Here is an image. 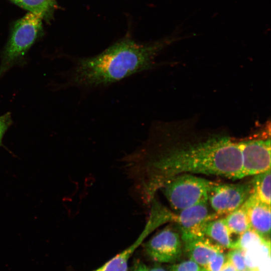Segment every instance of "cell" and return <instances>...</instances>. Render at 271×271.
I'll return each mask as SVG.
<instances>
[{
	"mask_svg": "<svg viewBox=\"0 0 271 271\" xmlns=\"http://www.w3.org/2000/svg\"><path fill=\"white\" fill-rule=\"evenodd\" d=\"M124 162L140 199L147 205L167 180L180 174L241 178L238 142L219 135L196 141L179 140L163 126L152 128L143 144Z\"/></svg>",
	"mask_w": 271,
	"mask_h": 271,
	"instance_id": "6da1fadb",
	"label": "cell"
},
{
	"mask_svg": "<svg viewBox=\"0 0 271 271\" xmlns=\"http://www.w3.org/2000/svg\"><path fill=\"white\" fill-rule=\"evenodd\" d=\"M167 43H139L125 38L94 56L79 59L69 84L84 88L107 86L155 66V58Z\"/></svg>",
	"mask_w": 271,
	"mask_h": 271,
	"instance_id": "7a4b0ae2",
	"label": "cell"
},
{
	"mask_svg": "<svg viewBox=\"0 0 271 271\" xmlns=\"http://www.w3.org/2000/svg\"><path fill=\"white\" fill-rule=\"evenodd\" d=\"M214 182L191 174H182L167 180L160 189L171 208L178 212L208 199Z\"/></svg>",
	"mask_w": 271,
	"mask_h": 271,
	"instance_id": "3957f363",
	"label": "cell"
},
{
	"mask_svg": "<svg viewBox=\"0 0 271 271\" xmlns=\"http://www.w3.org/2000/svg\"><path fill=\"white\" fill-rule=\"evenodd\" d=\"M44 15L29 13L15 24L3 53L0 64V77L18 63L36 40Z\"/></svg>",
	"mask_w": 271,
	"mask_h": 271,
	"instance_id": "277c9868",
	"label": "cell"
},
{
	"mask_svg": "<svg viewBox=\"0 0 271 271\" xmlns=\"http://www.w3.org/2000/svg\"><path fill=\"white\" fill-rule=\"evenodd\" d=\"M253 193L251 182L230 184L214 182L208 192V202L219 216L238 209Z\"/></svg>",
	"mask_w": 271,
	"mask_h": 271,
	"instance_id": "5b68a950",
	"label": "cell"
},
{
	"mask_svg": "<svg viewBox=\"0 0 271 271\" xmlns=\"http://www.w3.org/2000/svg\"><path fill=\"white\" fill-rule=\"evenodd\" d=\"M175 225L166 226L145 243V250L154 261L171 263L181 258L183 243L178 226Z\"/></svg>",
	"mask_w": 271,
	"mask_h": 271,
	"instance_id": "8992f818",
	"label": "cell"
},
{
	"mask_svg": "<svg viewBox=\"0 0 271 271\" xmlns=\"http://www.w3.org/2000/svg\"><path fill=\"white\" fill-rule=\"evenodd\" d=\"M242 156L241 178L270 169V135L238 142Z\"/></svg>",
	"mask_w": 271,
	"mask_h": 271,
	"instance_id": "52a82bcc",
	"label": "cell"
},
{
	"mask_svg": "<svg viewBox=\"0 0 271 271\" xmlns=\"http://www.w3.org/2000/svg\"><path fill=\"white\" fill-rule=\"evenodd\" d=\"M208 199L185 208L176 215L175 223L180 231L182 242L204 236V230L210 220L219 218L217 214H210Z\"/></svg>",
	"mask_w": 271,
	"mask_h": 271,
	"instance_id": "ba28073f",
	"label": "cell"
},
{
	"mask_svg": "<svg viewBox=\"0 0 271 271\" xmlns=\"http://www.w3.org/2000/svg\"><path fill=\"white\" fill-rule=\"evenodd\" d=\"M251 229L266 240H270V205L258 200L252 194L243 203Z\"/></svg>",
	"mask_w": 271,
	"mask_h": 271,
	"instance_id": "9c48e42d",
	"label": "cell"
},
{
	"mask_svg": "<svg viewBox=\"0 0 271 271\" xmlns=\"http://www.w3.org/2000/svg\"><path fill=\"white\" fill-rule=\"evenodd\" d=\"M183 252L190 259L205 268L211 259L224 249L206 236L183 242Z\"/></svg>",
	"mask_w": 271,
	"mask_h": 271,
	"instance_id": "30bf717a",
	"label": "cell"
},
{
	"mask_svg": "<svg viewBox=\"0 0 271 271\" xmlns=\"http://www.w3.org/2000/svg\"><path fill=\"white\" fill-rule=\"evenodd\" d=\"M154 229L149 224L135 242L99 268L92 271H127L128 260L136 248Z\"/></svg>",
	"mask_w": 271,
	"mask_h": 271,
	"instance_id": "8fae6325",
	"label": "cell"
},
{
	"mask_svg": "<svg viewBox=\"0 0 271 271\" xmlns=\"http://www.w3.org/2000/svg\"><path fill=\"white\" fill-rule=\"evenodd\" d=\"M204 236L224 249L235 248L236 240L233 238L224 218L209 221L205 226Z\"/></svg>",
	"mask_w": 271,
	"mask_h": 271,
	"instance_id": "7c38bea8",
	"label": "cell"
},
{
	"mask_svg": "<svg viewBox=\"0 0 271 271\" xmlns=\"http://www.w3.org/2000/svg\"><path fill=\"white\" fill-rule=\"evenodd\" d=\"M224 220L232 235L239 236L250 228L246 208L243 204L238 209L226 215Z\"/></svg>",
	"mask_w": 271,
	"mask_h": 271,
	"instance_id": "4fadbf2b",
	"label": "cell"
},
{
	"mask_svg": "<svg viewBox=\"0 0 271 271\" xmlns=\"http://www.w3.org/2000/svg\"><path fill=\"white\" fill-rule=\"evenodd\" d=\"M253 176V195L260 202L270 205V169Z\"/></svg>",
	"mask_w": 271,
	"mask_h": 271,
	"instance_id": "5bb4252c",
	"label": "cell"
},
{
	"mask_svg": "<svg viewBox=\"0 0 271 271\" xmlns=\"http://www.w3.org/2000/svg\"><path fill=\"white\" fill-rule=\"evenodd\" d=\"M245 262L248 269H254L262 261L270 256V240L243 251Z\"/></svg>",
	"mask_w": 271,
	"mask_h": 271,
	"instance_id": "9a60e30c",
	"label": "cell"
},
{
	"mask_svg": "<svg viewBox=\"0 0 271 271\" xmlns=\"http://www.w3.org/2000/svg\"><path fill=\"white\" fill-rule=\"evenodd\" d=\"M267 240H266L256 231L249 228L239 235L235 248L244 251Z\"/></svg>",
	"mask_w": 271,
	"mask_h": 271,
	"instance_id": "2e32d148",
	"label": "cell"
},
{
	"mask_svg": "<svg viewBox=\"0 0 271 271\" xmlns=\"http://www.w3.org/2000/svg\"><path fill=\"white\" fill-rule=\"evenodd\" d=\"M19 6L31 13H41L45 15L52 7L54 0H11Z\"/></svg>",
	"mask_w": 271,
	"mask_h": 271,
	"instance_id": "e0dca14e",
	"label": "cell"
},
{
	"mask_svg": "<svg viewBox=\"0 0 271 271\" xmlns=\"http://www.w3.org/2000/svg\"><path fill=\"white\" fill-rule=\"evenodd\" d=\"M226 256L237 271L248 269L245 262L243 250L238 248L231 249L226 253Z\"/></svg>",
	"mask_w": 271,
	"mask_h": 271,
	"instance_id": "ac0fdd59",
	"label": "cell"
},
{
	"mask_svg": "<svg viewBox=\"0 0 271 271\" xmlns=\"http://www.w3.org/2000/svg\"><path fill=\"white\" fill-rule=\"evenodd\" d=\"M202 268L197 263L189 259L172 264L169 266V271H201Z\"/></svg>",
	"mask_w": 271,
	"mask_h": 271,
	"instance_id": "d6986e66",
	"label": "cell"
},
{
	"mask_svg": "<svg viewBox=\"0 0 271 271\" xmlns=\"http://www.w3.org/2000/svg\"><path fill=\"white\" fill-rule=\"evenodd\" d=\"M227 260L226 254L224 250L220 251L211 259L204 268L207 271H220Z\"/></svg>",
	"mask_w": 271,
	"mask_h": 271,
	"instance_id": "ffe728a7",
	"label": "cell"
},
{
	"mask_svg": "<svg viewBox=\"0 0 271 271\" xmlns=\"http://www.w3.org/2000/svg\"><path fill=\"white\" fill-rule=\"evenodd\" d=\"M12 122L10 113L0 116V145L3 136Z\"/></svg>",
	"mask_w": 271,
	"mask_h": 271,
	"instance_id": "44dd1931",
	"label": "cell"
},
{
	"mask_svg": "<svg viewBox=\"0 0 271 271\" xmlns=\"http://www.w3.org/2000/svg\"><path fill=\"white\" fill-rule=\"evenodd\" d=\"M253 270L255 271H271L270 256L265 259Z\"/></svg>",
	"mask_w": 271,
	"mask_h": 271,
	"instance_id": "7402d4cb",
	"label": "cell"
},
{
	"mask_svg": "<svg viewBox=\"0 0 271 271\" xmlns=\"http://www.w3.org/2000/svg\"><path fill=\"white\" fill-rule=\"evenodd\" d=\"M132 271H148V268L141 261H137L133 265Z\"/></svg>",
	"mask_w": 271,
	"mask_h": 271,
	"instance_id": "603a6c76",
	"label": "cell"
},
{
	"mask_svg": "<svg viewBox=\"0 0 271 271\" xmlns=\"http://www.w3.org/2000/svg\"><path fill=\"white\" fill-rule=\"evenodd\" d=\"M220 271H237L235 267L228 259L224 263Z\"/></svg>",
	"mask_w": 271,
	"mask_h": 271,
	"instance_id": "cb8c5ba5",
	"label": "cell"
},
{
	"mask_svg": "<svg viewBox=\"0 0 271 271\" xmlns=\"http://www.w3.org/2000/svg\"><path fill=\"white\" fill-rule=\"evenodd\" d=\"M148 271H169L160 266H155L148 268Z\"/></svg>",
	"mask_w": 271,
	"mask_h": 271,
	"instance_id": "d4e9b609",
	"label": "cell"
},
{
	"mask_svg": "<svg viewBox=\"0 0 271 271\" xmlns=\"http://www.w3.org/2000/svg\"><path fill=\"white\" fill-rule=\"evenodd\" d=\"M201 271H207L206 269H205L204 268H202Z\"/></svg>",
	"mask_w": 271,
	"mask_h": 271,
	"instance_id": "484cf974",
	"label": "cell"
},
{
	"mask_svg": "<svg viewBox=\"0 0 271 271\" xmlns=\"http://www.w3.org/2000/svg\"><path fill=\"white\" fill-rule=\"evenodd\" d=\"M245 271H255V270L253 269H247Z\"/></svg>",
	"mask_w": 271,
	"mask_h": 271,
	"instance_id": "4316f807",
	"label": "cell"
}]
</instances>
